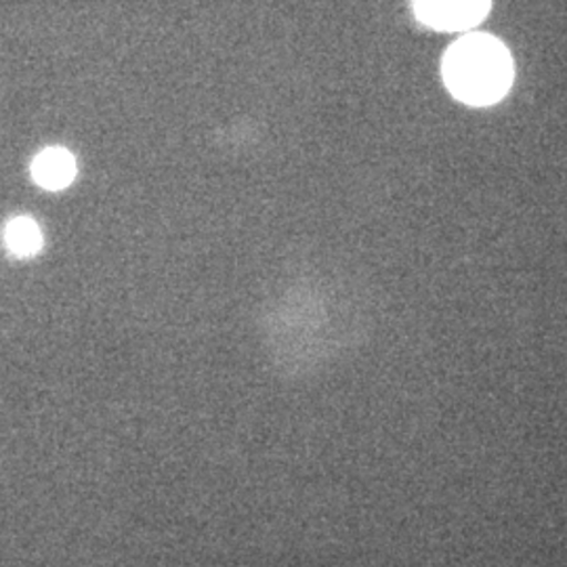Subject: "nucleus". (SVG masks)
Instances as JSON below:
<instances>
[{"mask_svg": "<svg viewBox=\"0 0 567 567\" xmlns=\"http://www.w3.org/2000/svg\"><path fill=\"white\" fill-rule=\"evenodd\" d=\"M414 9L435 30H465L486 18L489 0H416Z\"/></svg>", "mask_w": 567, "mask_h": 567, "instance_id": "obj_2", "label": "nucleus"}, {"mask_svg": "<svg viewBox=\"0 0 567 567\" xmlns=\"http://www.w3.org/2000/svg\"><path fill=\"white\" fill-rule=\"evenodd\" d=\"M2 240H4L7 250L20 259L39 255L42 250V243H44L41 227L30 217H16L13 221H9L4 227Z\"/></svg>", "mask_w": 567, "mask_h": 567, "instance_id": "obj_4", "label": "nucleus"}, {"mask_svg": "<svg viewBox=\"0 0 567 567\" xmlns=\"http://www.w3.org/2000/svg\"><path fill=\"white\" fill-rule=\"evenodd\" d=\"M76 158L63 147H49L32 163V179L49 192H61L68 185H72L76 179Z\"/></svg>", "mask_w": 567, "mask_h": 567, "instance_id": "obj_3", "label": "nucleus"}, {"mask_svg": "<svg viewBox=\"0 0 567 567\" xmlns=\"http://www.w3.org/2000/svg\"><path fill=\"white\" fill-rule=\"evenodd\" d=\"M444 81L450 93L468 105H489L507 95L513 82V61L505 44L473 34L450 47L444 60Z\"/></svg>", "mask_w": 567, "mask_h": 567, "instance_id": "obj_1", "label": "nucleus"}]
</instances>
